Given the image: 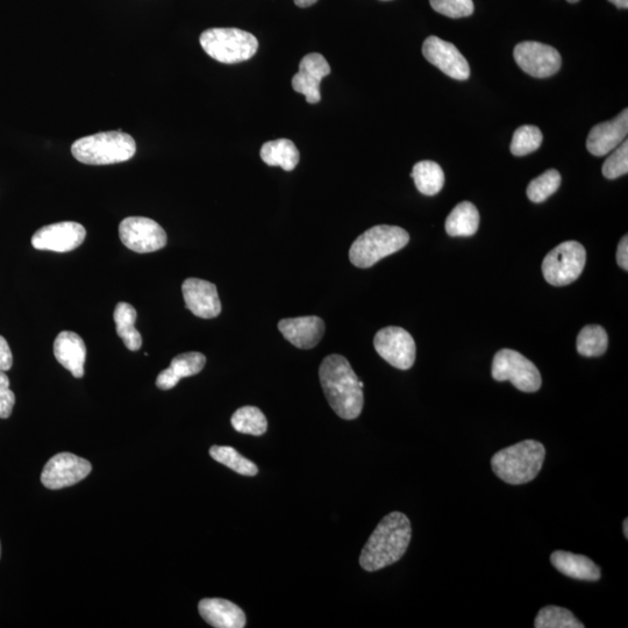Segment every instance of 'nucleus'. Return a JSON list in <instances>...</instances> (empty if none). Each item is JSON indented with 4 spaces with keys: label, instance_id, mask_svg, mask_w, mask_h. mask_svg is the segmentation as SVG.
<instances>
[{
    "label": "nucleus",
    "instance_id": "nucleus-25",
    "mask_svg": "<svg viewBox=\"0 0 628 628\" xmlns=\"http://www.w3.org/2000/svg\"><path fill=\"white\" fill-rule=\"evenodd\" d=\"M114 321H116V328L119 338L123 339L124 345L131 352H137L142 346V337L137 328H135V321H137L138 313L131 304L118 303L116 310H114Z\"/></svg>",
    "mask_w": 628,
    "mask_h": 628
},
{
    "label": "nucleus",
    "instance_id": "nucleus-6",
    "mask_svg": "<svg viewBox=\"0 0 628 628\" xmlns=\"http://www.w3.org/2000/svg\"><path fill=\"white\" fill-rule=\"evenodd\" d=\"M199 41L206 54L225 64L251 60L259 49L258 39L239 28H211Z\"/></svg>",
    "mask_w": 628,
    "mask_h": 628
},
{
    "label": "nucleus",
    "instance_id": "nucleus-23",
    "mask_svg": "<svg viewBox=\"0 0 628 628\" xmlns=\"http://www.w3.org/2000/svg\"><path fill=\"white\" fill-rule=\"evenodd\" d=\"M480 226V213L470 202L456 205L446 219V232L451 237H473Z\"/></svg>",
    "mask_w": 628,
    "mask_h": 628
},
{
    "label": "nucleus",
    "instance_id": "nucleus-41",
    "mask_svg": "<svg viewBox=\"0 0 628 628\" xmlns=\"http://www.w3.org/2000/svg\"><path fill=\"white\" fill-rule=\"evenodd\" d=\"M567 2L574 4V3L580 2V0H567Z\"/></svg>",
    "mask_w": 628,
    "mask_h": 628
},
{
    "label": "nucleus",
    "instance_id": "nucleus-32",
    "mask_svg": "<svg viewBox=\"0 0 628 628\" xmlns=\"http://www.w3.org/2000/svg\"><path fill=\"white\" fill-rule=\"evenodd\" d=\"M542 144L540 128L533 125L519 127L513 134L511 153L515 156H525L538 151Z\"/></svg>",
    "mask_w": 628,
    "mask_h": 628
},
{
    "label": "nucleus",
    "instance_id": "nucleus-10",
    "mask_svg": "<svg viewBox=\"0 0 628 628\" xmlns=\"http://www.w3.org/2000/svg\"><path fill=\"white\" fill-rule=\"evenodd\" d=\"M121 242L133 252L140 254L160 251L167 245V233L153 219L130 217L119 225Z\"/></svg>",
    "mask_w": 628,
    "mask_h": 628
},
{
    "label": "nucleus",
    "instance_id": "nucleus-42",
    "mask_svg": "<svg viewBox=\"0 0 628 628\" xmlns=\"http://www.w3.org/2000/svg\"><path fill=\"white\" fill-rule=\"evenodd\" d=\"M0 553H2V547H0Z\"/></svg>",
    "mask_w": 628,
    "mask_h": 628
},
{
    "label": "nucleus",
    "instance_id": "nucleus-43",
    "mask_svg": "<svg viewBox=\"0 0 628 628\" xmlns=\"http://www.w3.org/2000/svg\"><path fill=\"white\" fill-rule=\"evenodd\" d=\"M383 2H388V0H383Z\"/></svg>",
    "mask_w": 628,
    "mask_h": 628
},
{
    "label": "nucleus",
    "instance_id": "nucleus-9",
    "mask_svg": "<svg viewBox=\"0 0 628 628\" xmlns=\"http://www.w3.org/2000/svg\"><path fill=\"white\" fill-rule=\"evenodd\" d=\"M374 346L378 355L392 367L408 370L415 365L417 352L415 339L402 327L389 326L378 331Z\"/></svg>",
    "mask_w": 628,
    "mask_h": 628
},
{
    "label": "nucleus",
    "instance_id": "nucleus-18",
    "mask_svg": "<svg viewBox=\"0 0 628 628\" xmlns=\"http://www.w3.org/2000/svg\"><path fill=\"white\" fill-rule=\"evenodd\" d=\"M278 330L291 345L299 349H312L323 339L325 323L316 316L283 319L278 323Z\"/></svg>",
    "mask_w": 628,
    "mask_h": 628
},
{
    "label": "nucleus",
    "instance_id": "nucleus-39",
    "mask_svg": "<svg viewBox=\"0 0 628 628\" xmlns=\"http://www.w3.org/2000/svg\"><path fill=\"white\" fill-rule=\"evenodd\" d=\"M609 2L615 4L618 9H628V0H609Z\"/></svg>",
    "mask_w": 628,
    "mask_h": 628
},
{
    "label": "nucleus",
    "instance_id": "nucleus-40",
    "mask_svg": "<svg viewBox=\"0 0 628 628\" xmlns=\"http://www.w3.org/2000/svg\"><path fill=\"white\" fill-rule=\"evenodd\" d=\"M623 528H624L625 538H628V519L624 520Z\"/></svg>",
    "mask_w": 628,
    "mask_h": 628
},
{
    "label": "nucleus",
    "instance_id": "nucleus-29",
    "mask_svg": "<svg viewBox=\"0 0 628 628\" xmlns=\"http://www.w3.org/2000/svg\"><path fill=\"white\" fill-rule=\"evenodd\" d=\"M213 460L232 469L242 476H255L259 473L258 466L254 462L242 456L237 449L230 446H213L210 449Z\"/></svg>",
    "mask_w": 628,
    "mask_h": 628
},
{
    "label": "nucleus",
    "instance_id": "nucleus-30",
    "mask_svg": "<svg viewBox=\"0 0 628 628\" xmlns=\"http://www.w3.org/2000/svg\"><path fill=\"white\" fill-rule=\"evenodd\" d=\"M534 627L537 628H584L572 611L560 606L549 605L541 609L535 618Z\"/></svg>",
    "mask_w": 628,
    "mask_h": 628
},
{
    "label": "nucleus",
    "instance_id": "nucleus-31",
    "mask_svg": "<svg viewBox=\"0 0 628 628\" xmlns=\"http://www.w3.org/2000/svg\"><path fill=\"white\" fill-rule=\"evenodd\" d=\"M561 185V175L558 170H547L546 173L535 178L527 187V197L533 203H542L555 194Z\"/></svg>",
    "mask_w": 628,
    "mask_h": 628
},
{
    "label": "nucleus",
    "instance_id": "nucleus-16",
    "mask_svg": "<svg viewBox=\"0 0 628 628\" xmlns=\"http://www.w3.org/2000/svg\"><path fill=\"white\" fill-rule=\"evenodd\" d=\"M185 306L196 317L212 319L219 316L221 303L216 285L211 282L188 278L182 285Z\"/></svg>",
    "mask_w": 628,
    "mask_h": 628
},
{
    "label": "nucleus",
    "instance_id": "nucleus-8",
    "mask_svg": "<svg viewBox=\"0 0 628 628\" xmlns=\"http://www.w3.org/2000/svg\"><path fill=\"white\" fill-rule=\"evenodd\" d=\"M491 374L497 382L510 381L523 392H537L542 385L537 366L513 349H502L495 355Z\"/></svg>",
    "mask_w": 628,
    "mask_h": 628
},
{
    "label": "nucleus",
    "instance_id": "nucleus-14",
    "mask_svg": "<svg viewBox=\"0 0 628 628\" xmlns=\"http://www.w3.org/2000/svg\"><path fill=\"white\" fill-rule=\"evenodd\" d=\"M425 59L453 80L466 81L470 76L469 63L451 42L438 37L427 38L423 45Z\"/></svg>",
    "mask_w": 628,
    "mask_h": 628
},
{
    "label": "nucleus",
    "instance_id": "nucleus-38",
    "mask_svg": "<svg viewBox=\"0 0 628 628\" xmlns=\"http://www.w3.org/2000/svg\"><path fill=\"white\" fill-rule=\"evenodd\" d=\"M295 4L299 7H310L318 2V0H294Z\"/></svg>",
    "mask_w": 628,
    "mask_h": 628
},
{
    "label": "nucleus",
    "instance_id": "nucleus-22",
    "mask_svg": "<svg viewBox=\"0 0 628 628\" xmlns=\"http://www.w3.org/2000/svg\"><path fill=\"white\" fill-rule=\"evenodd\" d=\"M551 562L561 574L575 580L596 582L601 578V569L584 555L556 551L551 556Z\"/></svg>",
    "mask_w": 628,
    "mask_h": 628
},
{
    "label": "nucleus",
    "instance_id": "nucleus-34",
    "mask_svg": "<svg viewBox=\"0 0 628 628\" xmlns=\"http://www.w3.org/2000/svg\"><path fill=\"white\" fill-rule=\"evenodd\" d=\"M603 175L608 180H616L618 177L628 173V142L625 140L622 145L606 159L603 164Z\"/></svg>",
    "mask_w": 628,
    "mask_h": 628
},
{
    "label": "nucleus",
    "instance_id": "nucleus-4",
    "mask_svg": "<svg viewBox=\"0 0 628 628\" xmlns=\"http://www.w3.org/2000/svg\"><path fill=\"white\" fill-rule=\"evenodd\" d=\"M71 153L75 159L90 166H106L130 161L137 153V144L130 134L103 132L74 142Z\"/></svg>",
    "mask_w": 628,
    "mask_h": 628
},
{
    "label": "nucleus",
    "instance_id": "nucleus-7",
    "mask_svg": "<svg viewBox=\"0 0 628 628\" xmlns=\"http://www.w3.org/2000/svg\"><path fill=\"white\" fill-rule=\"evenodd\" d=\"M587 252L577 241H566L549 253L542 262V274L554 287L574 283L583 273Z\"/></svg>",
    "mask_w": 628,
    "mask_h": 628
},
{
    "label": "nucleus",
    "instance_id": "nucleus-21",
    "mask_svg": "<svg viewBox=\"0 0 628 628\" xmlns=\"http://www.w3.org/2000/svg\"><path fill=\"white\" fill-rule=\"evenodd\" d=\"M205 355L198 352H189L177 355L170 363V367L161 371L156 378V387L161 390H170L176 387L182 378L195 376L204 369Z\"/></svg>",
    "mask_w": 628,
    "mask_h": 628
},
{
    "label": "nucleus",
    "instance_id": "nucleus-35",
    "mask_svg": "<svg viewBox=\"0 0 628 628\" xmlns=\"http://www.w3.org/2000/svg\"><path fill=\"white\" fill-rule=\"evenodd\" d=\"M16 404V395L10 389L9 376L0 371V419H7L12 415Z\"/></svg>",
    "mask_w": 628,
    "mask_h": 628
},
{
    "label": "nucleus",
    "instance_id": "nucleus-20",
    "mask_svg": "<svg viewBox=\"0 0 628 628\" xmlns=\"http://www.w3.org/2000/svg\"><path fill=\"white\" fill-rule=\"evenodd\" d=\"M199 613L206 623L216 628H244L246 615L238 605L226 599L205 598L199 602Z\"/></svg>",
    "mask_w": 628,
    "mask_h": 628
},
{
    "label": "nucleus",
    "instance_id": "nucleus-2",
    "mask_svg": "<svg viewBox=\"0 0 628 628\" xmlns=\"http://www.w3.org/2000/svg\"><path fill=\"white\" fill-rule=\"evenodd\" d=\"M411 523L402 512H391L377 525L360 555V565L373 573L394 565L408 551Z\"/></svg>",
    "mask_w": 628,
    "mask_h": 628
},
{
    "label": "nucleus",
    "instance_id": "nucleus-33",
    "mask_svg": "<svg viewBox=\"0 0 628 628\" xmlns=\"http://www.w3.org/2000/svg\"><path fill=\"white\" fill-rule=\"evenodd\" d=\"M430 3L435 12L453 19L469 17L475 10L473 0H430Z\"/></svg>",
    "mask_w": 628,
    "mask_h": 628
},
{
    "label": "nucleus",
    "instance_id": "nucleus-19",
    "mask_svg": "<svg viewBox=\"0 0 628 628\" xmlns=\"http://www.w3.org/2000/svg\"><path fill=\"white\" fill-rule=\"evenodd\" d=\"M54 355L57 362L76 378L84 376L87 360V347L83 339L75 332L63 331L54 342Z\"/></svg>",
    "mask_w": 628,
    "mask_h": 628
},
{
    "label": "nucleus",
    "instance_id": "nucleus-13",
    "mask_svg": "<svg viewBox=\"0 0 628 628\" xmlns=\"http://www.w3.org/2000/svg\"><path fill=\"white\" fill-rule=\"evenodd\" d=\"M85 237L87 231L83 225L74 221H63L40 228L33 235L32 246L38 251L68 253L80 247Z\"/></svg>",
    "mask_w": 628,
    "mask_h": 628
},
{
    "label": "nucleus",
    "instance_id": "nucleus-11",
    "mask_svg": "<svg viewBox=\"0 0 628 628\" xmlns=\"http://www.w3.org/2000/svg\"><path fill=\"white\" fill-rule=\"evenodd\" d=\"M91 470L88 460L74 454L60 453L47 462L41 474V482L51 490L73 487L87 478Z\"/></svg>",
    "mask_w": 628,
    "mask_h": 628
},
{
    "label": "nucleus",
    "instance_id": "nucleus-26",
    "mask_svg": "<svg viewBox=\"0 0 628 628\" xmlns=\"http://www.w3.org/2000/svg\"><path fill=\"white\" fill-rule=\"evenodd\" d=\"M411 177L420 194L435 196L444 188L445 173L438 163L433 161H421L413 167Z\"/></svg>",
    "mask_w": 628,
    "mask_h": 628
},
{
    "label": "nucleus",
    "instance_id": "nucleus-24",
    "mask_svg": "<svg viewBox=\"0 0 628 628\" xmlns=\"http://www.w3.org/2000/svg\"><path fill=\"white\" fill-rule=\"evenodd\" d=\"M261 159L270 167L292 171L299 162V151L291 140L278 139L266 142L261 148Z\"/></svg>",
    "mask_w": 628,
    "mask_h": 628
},
{
    "label": "nucleus",
    "instance_id": "nucleus-36",
    "mask_svg": "<svg viewBox=\"0 0 628 628\" xmlns=\"http://www.w3.org/2000/svg\"><path fill=\"white\" fill-rule=\"evenodd\" d=\"M13 355L11 348L5 338L0 335V371H7L12 368Z\"/></svg>",
    "mask_w": 628,
    "mask_h": 628
},
{
    "label": "nucleus",
    "instance_id": "nucleus-5",
    "mask_svg": "<svg viewBox=\"0 0 628 628\" xmlns=\"http://www.w3.org/2000/svg\"><path fill=\"white\" fill-rule=\"evenodd\" d=\"M410 235L402 227L378 225L360 235L349 249V260L355 267L366 269L395 254L409 244Z\"/></svg>",
    "mask_w": 628,
    "mask_h": 628
},
{
    "label": "nucleus",
    "instance_id": "nucleus-27",
    "mask_svg": "<svg viewBox=\"0 0 628 628\" xmlns=\"http://www.w3.org/2000/svg\"><path fill=\"white\" fill-rule=\"evenodd\" d=\"M608 344V333L602 326L588 325L582 328L578 334L576 347L577 352L582 356L596 358V356H602L606 352Z\"/></svg>",
    "mask_w": 628,
    "mask_h": 628
},
{
    "label": "nucleus",
    "instance_id": "nucleus-17",
    "mask_svg": "<svg viewBox=\"0 0 628 628\" xmlns=\"http://www.w3.org/2000/svg\"><path fill=\"white\" fill-rule=\"evenodd\" d=\"M628 133V110L606 123L598 124L589 133L588 151L595 156H605L623 144Z\"/></svg>",
    "mask_w": 628,
    "mask_h": 628
},
{
    "label": "nucleus",
    "instance_id": "nucleus-1",
    "mask_svg": "<svg viewBox=\"0 0 628 628\" xmlns=\"http://www.w3.org/2000/svg\"><path fill=\"white\" fill-rule=\"evenodd\" d=\"M319 377L328 403L340 418L353 420L360 417L365 404L362 391L365 384L344 356H327L321 362Z\"/></svg>",
    "mask_w": 628,
    "mask_h": 628
},
{
    "label": "nucleus",
    "instance_id": "nucleus-3",
    "mask_svg": "<svg viewBox=\"0 0 628 628\" xmlns=\"http://www.w3.org/2000/svg\"><path fill=\"white\" fill-rule=\"evenodd\" d=\"M545 458L546 449L541 442L525 440L492 456L491 468L506 483L526 484L539 475Z\"/></svg>",
    "mask_w": 628,
    "mask_h": 628
},
{
    "label": "nucleus",
    "instance_id": "nucleus-15",
    "mask_svg": "<svg viewBox=\"0 0 628 628\" xmlns=\"http://www.w3.org/2000/svg\"><path fill=\"white\" fill-rule=\"evenodd\" d=\"M330 74V64L323 55L308 54L299 63V71L292 78V88L298 94L305 96L309 104H318L321 99L320 83Z\"/></svg>",
    "mask_w": 628,
    "mask_h": 628
},
{
    "label": "nucleus",
    "instance_id": "nucleus-12",
    "mask_svg": "<svg viewBox=\"0 0 628 628\" xmlns=\"http://www.w3.org/2000/svg\"><path fill=\"white\" fill-rule=\"evenodd\" d=\"M513 56L518 66L533 77H551L561 68L560 53L554 47L540 42H522L516 46Z\"/></svg>",
    "mask_w": 628,
    "mask_h": 628
},
{
    "label": "nucleus",
    "instance_id": "nucleus-28",
    "mask_svg": "<svg viewBox=\"0 0 628 628\" xmlns=\"http://www.w3.org/2000/svg\"><path fill=\"white\" fill-rule=\"evenodd\" d=\"M235 431L260 437L268 430V421L263 412L255 406H244L235 411L231 419Z\"/></svg>",
    "mask_w": 628,
    "mask_h": 628
},
{
    "label": "nucleus",
    "instance_id": "nucleus-37",
    "mask_svg": "<svg viewBox=\"0 0 628 628\" xmlns=\"http://www.w3.org/2000/svg\"><path fill=\"white\" fill-rule=\"evenodd\" d=\"M617 262L625 271L628 270V238L627 235L620 240L617 251Z\"/></svg>",
    "mask_w": 628,
    "mask_h": 628
}]
</instances>
